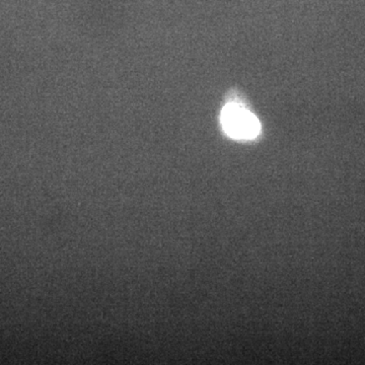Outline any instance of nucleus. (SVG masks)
I'll list each match as a JSON object with an SVG mask.
<instances>
[{
	"mask_svg": "<svg viewBox=\"0 0 365 365\" xmlns=\"http://www.w3.org/2000/svg\"><path fill=\"white\" fill-rule=\"evenodd\" d=\"M220 121L223 130L232 138L253 139L260 133L261 125L256 116L235 103L223 108Z\"/></svg>",
	"mask_w": 365,
	"mask_h": 365,
	"instance_id": "f257e3e1",
	"label": "nucleus"
}]
</instances>
